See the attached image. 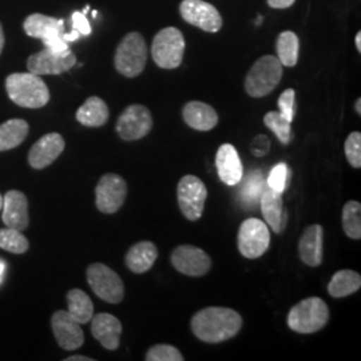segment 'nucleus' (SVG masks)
<instances>
[{"mask_svg":"<svg viewBox=\"0 0 361 361\" xmlns=\"http://www.w3.org/2000/svg\"><path fill=\"white\" fill-rule=\"evenodd\" d=\"M243 317L231 308L210 307L197 312L192 319V331L197 338L209 344H219L238 335Z\"/></svg>","mask_w":361,"mask_h":361,"instance_id":"obj_1","label":"nucleus"},{"mask_svg":"<svg viewBox=\"0 0 361 361\" xmlns=\"http://www.w3.org/2000/svg\"><path fill=\"white\" fill-rule=\"evenodd\" d=\"M6 90L13 104L25 109H40L50 101L47 85L30 71L10 74L6 78Z\"/></svg>","mask_w":361,"mask_h":361,"instance_id":"obj_2","label":"nucleus"},{"mask_svg":"<svg viewBox=\"0 0 361 361\" xmlns=\"http://www.w3.org/2000/svg\"><path fill=\"white\" fill-rule=\"evenodd\" d=\"M329 320V308L319 297L300 301L288 314V326L297 334L310 335L323 329Z\"/></svg>","mask_w":361,"mask_h":361,"instance_id":"obj_3","label":"nucleus"},{"mask_svg":"<svg viewBox=\"0 0 361 361\" xmlns=\"http://www.w3.org/2000/svg\"><path fill=\"white\" fill-rule=\"evenodd\" d=\"M283 78V65L277 56L265 55L249 70L245 90L253 98L267 97L274 90Z\"/></svg>","mask_w":361,"mask_h":361,"instance_id":"obj_4","label":"nucleus"},{"mask_svg":"<svg viewBox=\"0 0 361 361\" xmlns=\"http://www.w3.org/2000/svg\"><path fill=\"white\" fill-rule=\"evenodd\" d=\"M147 62V46L140 32H130L121 40L114 58L116 71L123 77L142 74Z\"/></svg>","mask_w":361,"mask_h":361,"instance_id":"obj_5","label":"nucleus"},{"mask_svg":"<svg viewBox=\"0 0 361 361\" xmlns=\"http://www.w3.org/2000/svg\"><path fill=\"white\" fill-rule=\"evenodd\" d=\"M23 28L28 37L43 40L46 49L56 52L68 50V43L63 39L65 23L62 19H55L42 13H32L25 20Z\"/></svg>","mask_w":361,"mask_h":361,"instance_id":"obj_6","label":"nucleus"},{"mask_svg":"<svg viewBox=\"0 0 361 361\" xmlns=\"http://www.w3.org/2000/svg\"><path fill=\"white\" fill-rule=\"evenodd\" d=\"M185 39L178 28L168 27L155 35L152 44V55L155 63L161 68L180 67L185 52Z\"/></svg>","mask_w":361,"mask_h":361,"instance_id":"obj_7","label":"nucleus"},{"mask_svg":"<svg viewBox=\"0 0 361 361\" xmlns=\"http://www.w3.org/2000/svg\"><path fill=\"white\" fill-rule=\"evenodd\" d=\"M92 292L110 304H119L125 297V285L116 271L101 262L91 264L86 271Z\"/></svg>","mask_w":361,"mask_h":361,"instance_id":"obj_8","label":"nucleus"},{"mask_svg":"<svg viewBox=\"0 0 361 361\" xmlns=\"http://www.w3.org/2000/svg\"><path fill=\"white\" fill-rule=\"evenodd\" d=\"M271 233L265 222L258 219H247L241 224L237 245L244 257L249 259L261 257L269 247Z\"/></svg>","mask_w":361,"mask_h":361,"instance_id":"obj_9","label":"nucleus"},{"mask_svg":"<svg viewBox=\"0 0 361 361\" xmlns=\"http://www.w3.org/2000/svg\"><path fill=\"white\" fill-rule=\"evenodd\" d=\"M153 129V116L142 104H131L118 118L116 133L123 141H138Z\"/></svg>","mask_w":361,"mask_h":361,"instance_id":"obj_10","label":"nucleus"},{"mask_svg":"<svg viewBox=\"0 0 361 361\" xmlns=\"http://www.w3.org/2000/svg\"><path fill=\"white\" fill-rule=\"evenodd\" d=\"M178 205L182 214L190 221L202 217L207 189L205 183L195 176H185L178 183L177 189Z\"/></svg>","mask_w":361,"mask_h":361,"instance_id":"obj_11","label":"nucleus"},{"mask_svg":"<svg viewBox=\"0 0 361 361\" xmlns=\"http://www.w3.org/2000/svg\"><path fill=\"white\" fill-rule=\"evenodd\" d=\"M128 197V183L121 176L107 173L95 188V205L104 214L116 213Z\"/></svg>","mask_w":361,"mask_h":361,"instance_id":"obj_12","label":"nucleus"},{"mask_svg":"<svg viewBox=\"0 0 361 361\" xmlns=\"http://www.w3.org/2000/svg\"><path fill=\"white\" fill-rule=\"evenodd\" d=\"M77 63V56L70 49L67 51H52L46 49L34 54L27 61L30 73L37 75H59L71 70Z\"/></svg>","mask_w":361,"mask_h":361,"instance_id":"obj_13","label":"nucleus"},{"mask_svg":"<svg viewBox=\"0 0 361 361\" xmlns=\"http://www.w3.org/2000/svg\"><path fill=\"white\" fill-rule=\"evenodd\" d=\"M180 13L185 22L207 32H217L222 27V18L217 8L204 0H183Z\"/></svg>","mask_w":361,"mask_h":361,"instance_id":"obj_14","label":"nucleus"},{"mask_svg":"<svg viewBox=\"0 0 361 361\" xmlns=\"http://www.w3.org/2000/svg\"><path fill=\"white\" fill-rule=\"evenodd\" d=\"M170 259L177 271L190 277L204 276L212 268L210 257L201 247L197 246H178L171 253Z\"/></svg>","mask_w":361,"mask_h":361,"instance_id":"obj_15","label":"nucleus"},{"mask_svg":"<svg viewBox=\"0 0 361 361\" xmlns=\"http://www.w3.org/2000/svg\"><path fill=\"white\" fill-rule=\"evenodd\" d=\"M51 328L56 343L65 350H75L85 343V334L80 324L67 310H56L51 317Z\"/></svg>","mask_w":361,"mask_h":361,"instance_id":"obj_16","label":"nucleus"},{"mask_svg":"<svg viewBox=\"0 0 361 361\" xmlns=\"http://www.w3.org/2000/svg\"><path fill=\"white\" fill-rule=\"evenodd\" d=\"M66 142L58 133H49L32 145L28 153V164L32 169L42 170L50 166L63 153Z\"/></svg>","mask_w":361,"mask_h":361,"instance_id":"obj_17","label":"nucleus"},{"mask_svg":"<svg viewBox=\"0 0 361 361\" xmlns=\"http://www.w3.org/2000/svg\"><path fill=\"white\" fill-rule=\"evenodd\" d=\"M3 214L1 219L6 226L18 229L20 232L26 231L30 225L28 214V200L26 195L19 190H10L3 195Z\"/></svg>","mask_w":361,"mask_h":361,"instance_id":"obj_18","label":"nucleus"},{"mask_svg":"<svg viewBox=\"0 0 361 361\" xmlns=\"http://www.w3.org/2000/svg\"><path fill=\"white\" fill-rule=\"evenodd\" d=\"M216 168L219 180L228 186H235L243 180V162L235 147L231 143H224L222 146H219L216 154Z\"/></svg>","mask_w":361,"mask_h":361,"instance_id":"obj_19","label":"nucleus"},{"mask_svg":"<svg viewBox=\"0 0 361 361\" xmlns=\"http://www.w3.org/2000/svg\"><path fill=\"white\" fill-rule=\"evenodd\" d=\"M91 334L97 338L102 347L109 350H116L119 347L121 335H122V324L116 316L110 313H98L92 316Z\"/></svg>","mask_w":361,"mask_h":361,"instance_id":"obj_20","label":"nucleus"},{"mask_svg":"<svg viewBox=\"0 0 361 361\" xmlns=\"http://www.w3.org/2000/svg\"><path fill=\"white\" fill-rule=\"evenodd\" d=\"M324 231L322 225H310L298 243V255L304 264L316 268L323 262Z\"/></svg>","mask_w":361,"mask_h":361,"instance_id":"obj_21","label":"nucleus"},{"mask_svg":"<svg viewBox=\"0 0 361 361\" xmlns=\"http://www.w3.org/2000/svg\"><path fill=\"white\" fill-rule=\"evenodd\" d=\"M259 207L267 224L274 233H281L284 229V222L286 219L284 207H283V193L274 192L268 186L259 198Z\"/></svg>","mask_w":361,"mask_h":361,"instance_id":"obj_22","label":"nucleus"},{"mask_svg":"<svg viewBox=\"0 0 361 361\" xmlns=\"http://www.w3.org/2000/svg\"><path fill=\"white\" fill-rule=\"evenodd\" d=\"M182 116L185 122L194 130L198 131H209L214 129L219 123L217 111L204 102H189L185 104L182 110Z\"/></svg>","mask_w":361,"mask_h":361,"instance_id":"obj_23","label":"nucleus"},{"mask_svg":"<svg viewBox=\"0 0 361 361\" xmlns=\"http://www.w3.org/2000/svg\"><path fill=\"white\" fill-rule=\"evenodd\" d=\"M157 257H158L157 246L150 241H141L130 247L126 253L125 262H126V267L133 273L142 274L153 268Z\"/></svg>","mask_w":361,"mask_h":361,"instance_id":"obj_24","label":"nucleus"},{"mask_svg":"<svg viewBox=\"0 0 361 361\" xmlns=\"http://www.w3.org/2000/svg\"><path fill=\"white\" fill-rule=\"evenodd\" d=\"M77 119L87 128L104 126L109 119V107L99 97H90L78 109Z\"/></svg>","mask_w":361,"mask_h":361,"instance_id":"obj_25","label":"nucleus"},{"mask_svg":"<svg viewBox=\"0 0 361 361\" xmlns=\"http://www.w3.org/2000/svg\"><path fill=\"white\" fill-rule=\"evenodd\" d=\"M30 126L25 119H8L0 125V152L18 147L28 135Z\"/></svg>","mask_w":361,"mask_h":361,"instance_id":"obj_26","label":"nucleus"},{"mask_svg":"<svg viewBox=\"0 0 361 361\" xmlns=\"http://www.w3.org/2000/svg\"><path fill=\"white\" fill-rule=\"evenodd\" d=\"M361 286L359 273L350 269H343L335 273L328 284V293L335 298L350 296L356 293Z\"/></svg>","mask_w":361,"mask_h":361,"instance_id":"obj_27","label":"nucleus"},{"mask_svg":"<svg viewBox=\"0 0 361 361\" xmlns=\"http://www.w3.org/2000/svg\"><path fill=\"white\" fill-rule=\"evenodd\" d=\"M68 313L79 324H87L94 316V304L82 289H71L67 293Z\"/></svg>","mask_w":361,"mask_h":361,"instance_id":"obj_28","label":"nucleus"},{"mask_svg":"<svg viewBox=\"0 0 361 361\" xmlns=\"http://www.w3.org/2000/svg\"><path fill=\"white\" fill-rule=\"evenodd\" d=\"M265 178L261 170H253L247 174L244 185L240 192V200L245 207H250V209H255V207L259 202V198L264 193L267 185H265Z\"/></svg>","mask_w":361,"mask_h":361,"instance_id":"obj_29","label":"nucleus"},{"mask_svg":"<svg viewBox=\"0 0 361 361\" xmlns=\"http://www.w3.org/2000/svg\"><path fill=\"white\" fill-rule=\"evenodd\" d=\"M277 58L281 65L286 67H295L298 61V50H300V40L295 32L284 31L279 35L277 39Z\"/></svg>","mask_w":361,"mask_h":361,"instance_id":"obj_30","label":"nucleus"},{"mask_svg":"<svg viewBox=\"0 0 361 361\" xmlns=\"http://www.w3.org/2000/svg\"><path fill=\"white\" fill-rule=\"evenodd\" d=\"M343 229L349 238H361V204L349 201L343 207Z\"/></svg>","mask_w":361,"mask_h":361,"instance_id":"obj_31","label":"nucleus"},{"mask_svg":"<svg viewBox=\"0 0 361 361\" xmlns=\"http://www.w3.org/2000/svg\"><path fill=\"white\" fill-rule=\"evenodd\" d=\"M30 247V243L23 233L13 228L0 229V249L13 255H23Z\"/></svg>","mask_w":361,"mask_h":361,"instance_id":"obj_32","label":"nucleus"},{"mask_svg":"<svg viewBox=\"0 0 361 361\" xmlns=\"http://www.w3.org/2000/svg\"><path fill=\"white\" fill-rule=\"evenodd\" d=\"M264 123L268 129L274 133V135L280 140V142L288 145L292 140V128L290 123L285 116L280 114V111H271L264 116Z\"/></svg>","mask_w":361,"mask_h":361,"instance_id":"obj_33","label":"nucleus"},{"mask_svg":"<svg viewBox=\"0 0 361 361\" xmlns=\"http://www.w3.org/2000/svg\"><path fill=\"white\" fill-rule=\"evenodd\" d=\"M146 361H183V356L174 345L157 344L147 350Z\"/></svg>","mask_w":361,"mask_h":361,"instance_id":"obj_34","label":"nucleus"},{"mask_svg":"<svg viewBox=\"0 0 361 361\" xmlns=\"http://www.w3.org/2000/svg\"><path fill=\"white\" fill-rule=\"evenodd\" d=\"M290 178V169L284 162L277 164L274 168L271 169L269 173V177L267 180V186L279 193H283L286 189V185Z\"/></svg>","mask_w":361,"mask_h":361,"instance_id":"obj_35","label":"nucleus"},{"mask_svg":"<svg viewBox=\"0 0 361 361\" xmlns=\"http://www.w3.org/2000/svg\"><path fill=\"white\" fill-rule=\"evenodd\" d=\"M345 157L350 166L355 169L361 168V134L359 131L350 133L344 145Z\"/></svg>","mask_w":361,"mask_h":361,"instance_id":"obj_36","label":"nucleus"},{"mask_svg":"<svg viewBox=\"0 0 361 361\" xmlns=\"http://www.w3.org/2000/svg\"><path fill=\"white\" fill-rule=\"evenodd\" d=\"M295 97L296 92L293 89H286L279 98L280 114L285 116L289 122H292L295 118Z\"/></svg>","mask_w":361,"mask_h":361,"instance_id":"obj_37","label":"nucleus"},{"mask_svg":"<svg viewBox=\"0 0 361 361\" xmlns=\"http://www.w3.org/2000/svg\"><path fill=\"white\" fill-rule=\"evenodd\" d=\"M73 27L80 35H90L91 34L90 23L83 13L75 11L73 13Z\"/></svg>","mask_w":361,"mask_h":361,"instance_id":"obj_38","label":"nucleus"},{"mask_svg":"<svg viewBox=\"0 0 361 361\" xmlns=\"http://www.w3.org/2000/svg\"><path fill=\"white\" fill-rule=\"evenodd\" d=\"M269 149H271V142L265 135H258L257 138L252 143V153L256 157L268 154Z\"/></svg>","mask_w":361,"mask_h":361,"instance_id":"obj_39","label":"nucleus"},{"mask_svg":"<svg viewBox=\"0 0 361 361\" xmlns=\"http://www.w3.org/2000/svg\"><path fill=\"white\" fill-rule=\"evenodd\" d=\"M295 3V0H268V4L271 8H277V10H283V8H289L292 7Z\"/></svg>","mask_w":361,"mask_h":361,"instance_id":"obj_40","label":"nucleus"},{"mask_svg":"<svg viewBox=\"0 0 361 361\" xmlns=\"http://www.w3.org/2000/svg\"><path fill=\"white\" fill-rule=\"evenodd\" d=\"M79 37H80V34L78 32L77 30H74V31H73V32H70V34H67V32L63 34V39H65L67 43L77 40V39H79Z\"/></svg>","mask_w":361,"mask_h":361,"instance_id":"obj_41","label":"nucleus"},{"mask_svg":"<svg viewBox=\"0 0 361 361\" xmlns=\"http://www.w3.org/2000/svg\"><path fill=\"white\" fill-rule=\"evenodd\" d=\"M65 361H94V359L83 356V355H75V356H70Z\"/></svg>","mask_w":361,"mask_h":361,"instance_id":"obj_42","label":"nucleus"},{"mask_svg":"<svg viewBox=\"0 0 361 361\" xmlns=\"http://www.w3.org/2000/svg\"><path fill=\"white\" fill-rule=\"evenodd\" d=\"M3 47H4V32H3L1 23H0V54L3 51Z\"/></svg>","mask_w":361,"mask_h":361,"instance_id":"obj_43","label":"nucleus"},{"mask_svg":"<svg viewBox=\"0 0 361 361\" xmlns=\"http://www.w3.org/2000/svg\"><path fill=\"white\" fill-rule=\"evenodd\" d=\"M355 43H356V49H357V51H361V32H357V35H356V39H355Z\"/></svg>","mask_w":361,"mask_h":361,"instance_id":"obj_44","label":"nucleus"},{"mask_svg":"<svg viewBox=\"0 0 361 361\" xmlns=\"http://www.w3.org/2000/svg\"><path fill=\"white\" fill-rule=\"evenodd\" d=\"M355 109H356V113L360 116L361 114V99L359 98L357 101H356V104H355Z\"/></svg>","mask_w":361,"mask_h":361,"instance_id":"obj_45","label":"nucleus"},{"mask_svg":"<svg viewBox=\"0 0 361 361\" xmlns=\"http://www.w3.org/2000/svg\"><path fill=\"white\" fill-rule=\"evenodd\" d=\"M4 269H6V265H4V262H1V261H0V281H1V277H3Z\"/></svg>","mask_w":361,"mask_h":361,"instance_id":"obj_46","label":"nucleus"},{"mask_svg":"<svg viewBox=\"0 0 361 361\" xmlns=\"http://www.w3.org/2000/svg\"><path fill=\"white\" fill-rule=\"evenodd\" d=\"M1 207H3V195L0 194V210H1Z\"/></svg>","mask_w":361,"mask_h":361,"instance_id":"obj_47","label":"nucleus"},{"mask_svg":"<svg viewBox=\"0 0 361 361\" xmlns=\"http://www.w3.org/2000/svg\"><path fill=\"white\" fill-rule=\"evenodd\" d=\"M89 10H90V7H89V6H87V7H86V8H85V11H83V13H85V15H86V13H89Z\"/></svg>","mask_w":361,"mask_h":361,"instance_id":"obj_48","label":"nucleus"}]
</instances>
